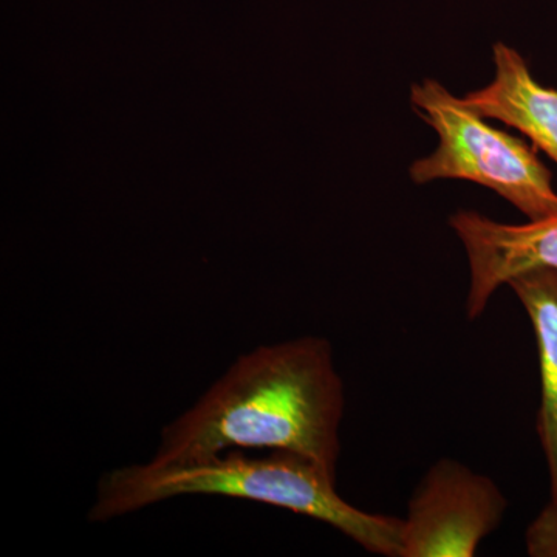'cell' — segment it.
Instances as JSON below:
<instances>
[{"label":"cell","mask_w":557,"mask_h":557,"mask_svg":"<svg viewBox=\"0 0 557 557\" xmlns=\"http://www.w3.org/2000/svg\"><path fill=\"white\" fill-rule=\"evenodd\" d=\"M344 408L330 341L302 336L259 346L163 429L149 461L180 467L228 450H285L336 474Z\"/></svg>","instance_id":"obj_1"},{"label":"cell","mask_w":557,"mask_h":557,"mask_svg":"<svg viewBox=\"0 0 557 557\" xmlns=\"http://www.w3.org/2000/svg\"><path fill=\"white\" fill-rule=\"evenodd\" d=\"M335 478L317 461L285 450H270L267 457L228 450L180 467L126 465L102 475L89 519L109 522L175 497H233L319 520L366 552L399 557L403 519L348 504L336 491Z\"/></svg>","instance_id":"obj_2"},{"label":"cell","mask_w":557,"mask_h":557,"mask_svg":"<svg viewBox=\"0 0 557 557\" xmlns=\"http://www.w3.org/2000/svg\"><path fill=\"white\" fill-rule=\"evenodd\" d=\"M410 102L438 135L437 149L410 166L413 182L467 180L494 190L530 220L557 214L552 172L539 160L536 149L491 126L438 81L413 84Z\"/></svg>","instance_id":"obj_3"},{"label":"cell","mask_w":557,"mask_h":557,"mask_svg":"<svg viewBox=\"0 0 557 557\" xmlns=\"http://www.w3.org/2000/svg\"><path fill=\"white\" fill-rule=\"evenodd\" d=\"M507 508V497L493 479L442 458L410 497L399 557L474 556L500 527Z\"/></svg>","instance_id":"obj_4"},{"label":"cell","mask_w":557,"mask_h":557,"mask_svg":"<svg viewBox=\"0 0 557 557\" xmlns=\"http://www.w3.org/2000/svg\"><path fill=\"white\" fill-rule=\"evenodd\" d=\"M449 223L467 251L471 270L467 298L471 321L482 317L497 289L512 277L531 270H557V214L508 225L479 212L460 211Z\"/></svg>","instance_id":"obj_5"},{"label":"cell","mask_w":557,"mask_h":557,"mask_svg":"<svg viewBox=\"0 0 557 557\" xmlns=\"http://www.w3.org/2000/svg\"><path fill=\"white\" fill-rule=\"evenodd\" d=\"M494 64L493 83L471 91L465 101L486 120L522 132L557 164V89L541 86L519 51L504 42L494 46Z\"/></svg>","instance_id":"obj_6"},{"label":"cell","mask_w":557,"mask_h":557,"mask_svg":"<svg viewBox=\"0 0 557 557\" xmlns=\"http://www.w3.org/2000/svg\"><path fill=\"white\" fill-rule=\"evenodd\" d=\"M508 287L518 296L536 335L541 369L537 432L553 490L557 487V270L527 271L512 277Z\"/></svg>","instance_id":"obj_7"},{"label":"cell","mask_w":557,"mask_h":557,"mask_svg":"<svg viewBox=\"0 0 557 557\" xmlns=\"http://www.w3.org/2000/svg\"><path fill=\"white\" fill-rule=\"evenodd\" d=\"M527 553L531 557H557V487L549 490V500L525 533Z\"/></svg>","instance_id":"obj_8"}]
</instances>
